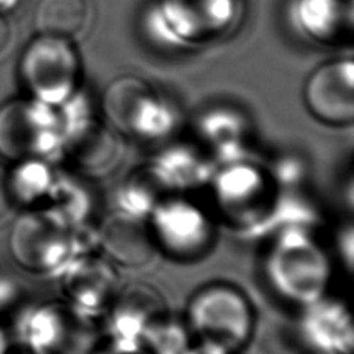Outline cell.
<instances>
[{"instance_id":"cell-1","label":"cell","mask_w":354,"mask_h":354,"mask_svg":"<svg viewBox=\"0 0 354 354\" xmlns=\"http://www.w3.org/2000/svg\"><path fill=\"white\" fill-rule=\"evenodd\" d=\"M331 268L313 238L289 230L277 239L268 257V275L278 294L297 305L324 299Z\"/></svg>"},{"instance_id":"cell-2","label":"cell","mask_w":354,"mask_h":354,"mask_svg":"<svg viewBox=\"0 0 354 354\" xmlns=\"http://www.w3.org/2000/svg\"><path fill=\"white\" fill-rule=\"evenodd\" d=\"M64 148L61 117L37 100H15L0 107V156L12 162L47 160Z\"/></svg>"},{"instance_id":"cell-3","label":"cell","mask_w":354,"mask_h":354,"mask_svg":"<svg viewBox=\"0 0 354 354\" xmlns=\"http://www.w3.org/2000/svg\"><path fill=\"white\" fill-rule=\"evenodd\" d=\"M188 320L202 342L227 351L244 345L254 330V311L248 299L229 284L201 289L189 301Z\"/></svg>"},{"instance_id":"cell-4","label":"cell","mask_w":354,"mask_h":354,"mask_svg":"<svg viewBox=\"0 0 354 354\" xmlns=\"http://www.w3.org/2000/svg\"><path fill=\"white\" fill-rule=\"evenodd\" d=\"M73 227L52 210L22 214L10 232V252L17 264L31 272H55L73 260Z\"/></svg>"},{"instance_id":"cell-5","label":"cell","mask_w":354,"mask_h":354,"mask_svg":"<svg viewBox=\"0 0 354 354\" xmlns=\"http://www.w3.org/2000/svg\"><path fill=\"white\" fill-rule=\"evenodd\" d=\"M106 117L126 136L156 140L174 128V113L149 84L122 77L107 87L103 98Z\"/></svg>"},{"instance_id":"cell-6","label":"cell","mask_w":354,"mask_h":354,"mask_svg":"<svg viewBox=\"0 0 354 354\" xmlns=\"http://www.w3.org/2000/svg\"><path fill=\"white\" fill-rule=\"evenodd\" d=\"M19 72L35 100L48 106L66 103L78 84V55L68 39L41 36L25 48Z\"/></svg>"},{"instance_id":"cell-7","label":"cell","mask_w":354,"mask_h":354,"mask_svg":"<svg viewBox=\"0 0 354 354\" xmlns=\"http://www.w3.org/2000/svg\"><path fill=\"white\" fill-rule=\"evenodd\" d=\"M156 244L177 258H194L208 249L213 229L205 213L183 199L156 204L151 213Z\"/></svg>"},{"instance_id":"cell-8","label":"cell","mask_w":354,"mask_h":354,"mask_svg":"<svg viewBox=\"0 0 354 354\" xmlns=\"http://www.w3.org/2000/svg\"><path fill=\"white\" fill-rule=\"evenodd\" d=\"M353 62L333 61L315 71L305 86V103L320 122L333 126L351 124L354 118Z\"/></svg>"},{"instance_id":"cell-9","label":"cell","mask_w":354,"mask_h":354,"mask_svg":"<svg viewBox=\"0 0 354 354\" xmlns=\"http://www.w3.org/2000/svg\"><path fill=\"white\" fill-rule=\"evenodd\" d=\"M160 5L169 27L193 42L224 35L238 15V0H160Z\"/></svg>"},{"instance_id":"cell-10","label":"cell","mask_w":354,"mask_h":354,"mask_svg":"<svg viewBox=\"0 0 354 354\" xmlns=\"http://www.w3.org/2000/svg\"><path fill=\"white\" fill-rule=\"evenodd\" d=\"M163 314V301L154 289L147 284L128 286L111 309L109 331L113 346L142 350L145 334Z\"/></svg>"},{"instance_id":"cell-11","label":"cell","mask_w":354,"mask_h":354,"mask_svg":"<svg viewBox=\"0 0 354 354\" xmlns=\"http://www.w3.org/2000/svg\"><path fill=\"white\" fill-rule=\"evenodd\" d=\"M64 269V292L80 313L93 314L112 300L117 277L106 261L98 258H73Z\"/></svg>"},{"instance_id":"cell-12","label":"cell","mask_w":354,"mask_h":354,"mask_svg":"<svg viewBox=\"0 0 354 354\" xmlns=\"http://www.w3.org/2000/svg\"><path fill=\"white\" fill-rule=\"evenodd\" d=\"M62 131L64 147L86 173L98 174L115 165L120 145L103 126L92 123L87 117H73L71 123H62Z\"/></svg>"},{"instance_id":"cell-13","label":"cell","mask_w":354,"mask_h":354,"mask_svg":"<svg viewBox=\"0 0 354 354\" xmlns=\"http://www.w3.org/2000/svg\"><path fill=\"white\" fill-rule=\"evenodd\" d=\"M301 328L303 336L315 351L324 354H351V315L340 303L320 299L313 305H308Z\"/></svg>"},{"instance_id":"cell-14","label":"cell","mask_w":354,"mask_h":354,"mask_svg":"<svg viewBox=\"0 0 354 354\" xmlns=\"http://www.w3.org/2000/svg\"><path fill=\"white\" fill-rule=\"evenodd\" d=\"M297 15L308 35L326 44H344L353 35V0H299Z\"/></svg>"},{"instance_id":"cell-15","label":"cell","mask_w":354,"mask_h":354,"mask_svg":"<svg viewBox=\"0 0 354 354\" xmlns=\"http://www.w3.org/2000/svg\"><path fill=\"white\" fill-rule=\"evenodd\" d=\"M263 174L249 163H232L214 179V192L227 210H252L264 194Z\"/></svg>"},{"instance_id":"cell-16","label":"cell","mask_w":354,"mask_h":354,"mask_svg":"<svg viewBox=\"0 0 354 354\" xmlns=\"http://www.w3.org/2000/svg\"><path fill=\"white\" fill-rule=\"evenodd\" d=\"M71 334L68 314L59 306H41L25 315L21 336L35 354H55L67 344Z\"/></svg>"},{"instance_id":"cell-17","label":"cell","mask_w":354,"mask_h":354,"mask_svg":"<svg viewBox=\"0 0 354 354\" xmlns=\"http://www.w3.org/2000/svg\"><path fill=\"white\" fill-rule=\"evenodd\" d=\"M87 0H39L35 10L36 30L42 36L71 39L86 28Z\"/></svg>"},{"instance_id":"cell-18","label":"cell","mask_w":354,"mask_h":354,"mask_svg":"<svg viewBox=\"0 0 354 354\" xmlns=\"http://www.w3.org/2000/svg\"><path fill=\"white\" fill-rule=\"evenodd\" d=\"M55 176L46 160L17 162L11 174H6V185L11 202L31 205L48 198Z\"/></svg>"},{"instance_id":"cell-19","label":"cell","mask_w":354,"mask_h":354,"mask_svg":"<svg viewBox=\"0 0 354 354\" xmlns=\"http://www.w3.org/2000/svg\"><path fill=\"white\" fill-rule=\"evenodd\" d=\"M104 245L123 264H142L151 255V239L134 219H115L104 232Z\"/></svg>"},{"instance_id":"cell-20","label":"cell","mask_w":354,"mask_h":354,"mask_svg":"<svg viewBox=\"0 0 354 354\" xmlns=\"http://www.w3.org/2000/svg\"><path fill=\"white\" fill-rule=\"evenodd\" d=\"M154 174L157 180L168 187L183 188L204 179L207 167L201 157L189 149L173 148L157 160Z\"/></svg>"},{"instance_id":"cell-21","label":"cell","mask_w":354,"mask_h":354,"mask_svg":"<svg viewBox=\"0 0 354 354\" xmlns=\"http://www.w3.org/2000/svg\"><path fill=\"white\" fill-rule=\"evenodd\" d=\"M48 199L53 202L50 210L72 227L86 218L88 207H91L87 193L81 189L77 182L67 179V177L55 176Z\"/></svg>"},{"instance_id":"cell-22","label":"cell","mask_w":354,"mask_h":354,"mask_svg":"<svg viewBox=\"0 0 354 354\" xmlns=\"http://www.w3.org/2000/svg\"><path fill=\"white\" fill-rule=\"evenodd\" d=\"M142 350L147 354H185L188 333L180 324L162 315L145 334Z\"/></svg>"},{"instance_id":"cell-23","label":"cell","mask_w":354,"mask_h":354,"mask_svg":"<svg viewBox=\"0 0 354 354\" xmlns=\"http://www.w3.org/2000/svg\"><path fill=\"white\" fill-rule=\"evenodd\" d=\"M201 131L208 142L221 149L235 148L244 137V123L241 117L227 111L212 112L204 117Z\"/></svg>"},{"instance_id":"cell-24","label":"cell","mask_w":354,"mask_h":354,"mask_svg":"<svg viewBox=\"0 0 354 354\" xmlns=\"http://www.w3.org/2000/svg\"><path fill=\"white\" fill-rule=\"evenodd\" d=\"M11 204L10 193H8V185H6V173L5 169L0 167V216L8 210Z\"/></svg>"},{"instance_id":"cell-25","label":"cell","mask_w":354,"mask_h":354,"mask_svg":"<svg viewBox=\"0 0 354 354\" xmlns=\"http://www.w3.org/2000/svg\"><path fill=\"white\" fill-rule=\"evenodd\" d=\"M185 354H229V351L221 348V346L218 345H213V344H207V342H202L201 346H198V348L194 350H187Z\"/></svg>"},{"instance_id":"cell-26","label":"cell","mask_w":354,"mask_h":354,"mask_svg":"<svg viewBox=\"0 0 354 354\" xmlns=\"http://www.w3.org/2000/svg\"><path fill=\"white\" fill-rule=\"evenodd\" d=\"M11 39V27L3 16H0V52L6 48Z\"/></svg>"},{"instance_id":"cell-27","label":"cell","mask_w":354,"mask_h":354,"mask_svg":"<svg viewBox=\"0 0 354 354\" xmlns=\"http://www.w3.org/2000/svg\"><path fill=\"white\" fill-rule=\"evenodd\" d=\"M98 354H147L143 350H126V348H117V346H112V348L101 351Z\"/></svg>"},{"instance_id":"cell-28","label":"cell","mask_w":354,"mask_h":354,"mask_svg":"<svg viewBox=\"0 0 354 354\" xmlns=\"http://www.w3.org/2000/svg\"><path fill=\"white\" fill-rule=\"evenodd\" d=\"M19 0H0V12L15 8Z\"/></svg>"},{"instance_id":"cell-29","label":"cell","mask_w":354,"mask_h":354,"mask_svg":"<svg viewBox=\"0 0 354 354\" xmlns=\"http://www.w3.org/2000/svg\"><path fill=\"white\" fill-rule=\"evenodd\" d=\"M6 353H8V340H6L3 331L0 330V354H6Z\"/></svg>"}]
</instances>
